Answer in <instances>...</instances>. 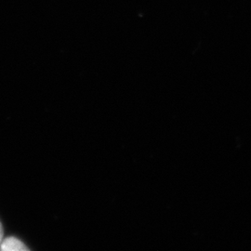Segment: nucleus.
Listing matches in <instances>:
<instances>
[{"instance_id":"f03ea898","label":"nucleus","mask_w":251,"mask_h":251,"mask_svg":"<svg viewBox=\"0 0 251 251\" xmlns=\"http://www.w3.org/2000/svg\"><path fill=\"white\" fill-rule=\"evenodd\" d=\"M3 241V229H2V225L0 224V245Z\"/></svg>"},{"instance_id":"f257e3e1","label":"nucleus","mask_w":251,"mask_h":251,"mask_svg":"<svg viewBox=\"0 0 251 251\" xmlns=\"http://www.w3.org/2000/svg\"><path fill=\"white\" fill-rule=\"evenodd\" d=\"M0 250L3 251H28L25 245L15 237H8L4 239L0 245Z\"/></svg>"}]
</instances>
